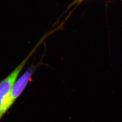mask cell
Masks as SVG:
<instances>
[{
    "mask_svg": "<svg viewBox=\"0 0 122 122\" xmlns=\"http://www.w3.org/2000/svg\"><path fill=\"white\" fill-rule=\"evenodd\" d=\"M41 65L42 61L37 65H32L17 78L3 105L1 113L2 118L20 97L29 82L32 81V76L36 69Z\"/></svg>",
    "mask_w": 122,
    "mask_h": 122,
    "instance_id": "obj_1",
    "label": "cell"
},
{
    "mask_svg": "<svg viewBox=\"0 0 122 122\" xmlns=\"http://www.w3.org/2000/svg\"><path fill=\"white\" fill-rule=\"evenodd\" d=\"M45 37V36H43V37L38 42L37 44H36L31 51L25 57V59L8 75H7L6 77L0 81V122L3 119L1 116V113L3 105L4 104V103L6 100L7 98L8 97L9 94L10 93L13 86L14 85L15 81H16L21 71L25 66L26 63H28L30 57L36 51L38 47L41 44L42 42L44 40Z\"/></svg>",
    "mask_w": 122,
    "mask_h": 122,
    "instance_id": "obj_2",
    "label": "cell"
},
{
    "mask_svg": "<svg viewBox=\"0 0 122 122\" xmlns=\"http://www.w3.org/2000/svg\"><path fill=\"white\" fill-rule=\"evenodd\" d=\"M86 1V0H74V1L72 2V3L70 5V7H71L72 6L74 5H79L81 3H82L83 2Z\"/></svg>",
    "mask_w": 122,
    "mask_h": 122,
    "instance_id": "obj_3",
    "label": "cell"
},
{
    "mask_svg": "<svg viewBox=\"0 0 122 122\" xmlns=\"http://www.w3.org/2000/svg\"></svg>",
    "mask_w": 122,
    "mask_h": 122,
    "instance_id": "obj_4",
    "label": "cell"
}]
</instances>
